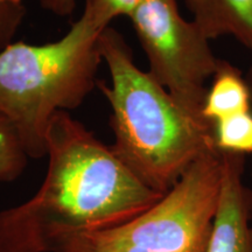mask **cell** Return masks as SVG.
Returning <instances> with one entry per match:
<instances>
[{
  "label": "cell",
  "mask_w": 252,
  "mask_h": 252,
  "mask_svg": "<svg viewBox=\"0 0 252 252\" xmlns=\"http://www.w3.org/2000/svg\"><path fill=\"white\" fill-rule=\"evenodd\" d=\"M47 157L36 194L0 212V252H62L78 236L133 220L163 195L67 111L50 122Z\"/></svg>",
  "instance_id": "6da1fadb"
},
{
  "label": "cell",
  "mask_w": 252,
  "mask_h": 252,
  "mask_svg": "<svg viewBox=\"0 0 252 252\" xmlns=\"http://www.w3.org/2000/svg\"><path fill=\"white\" fill-rule=\"evenodd\" d=\"M98 48L111 83L98 82L112 110V152L147 187L166 194L191 163L216 149L213 127L186 113L149 71L133 61L124 36L106 27Z\"/></svg>",
  "instance_id": "7a4b0ae2"
},
{
  "label": "cell",
  "mask_w": 252,
  "mask_h": 252,
  "mask_svg": "<svg viewBox=\"0 0 252 252\" xmlns=\"http://www.w3.org/2000/svg\"><path fill=\"white\" fill-rule=\"evenodd\" d=\"M102 32L83 11L58 41L13 42L0 52V116L13 126L28 158L47 157L55 113L77 109L98 84Z\"/></svg>",
  "instance_id": "3957f363"
},
{
  "label": "cell",
  "mask_w": 252,
  "mask_h": 252,
  "mask_svg": "<svg viewBox=\"0 0 252 252\" xmlns=\"http://www.w3.org/2000/svg\"><path fill=\"white\" fill-rule=\"evenodd\" d=\"M222 154L207 151L146 212L78 236L62 252H206L219 197Z\"/></svg>",
  "instance_id": "277c9868"
},
{
  "label": "cell",
  "mask_w": 252,
  "mask_h": 252,
  "mask_svg": "<svg viewBox=\"0 0 252 252\" xmlns=\"http://www.w3.org/2000/svg\"><path fill=\"white\" fill-rule=\"evenodd\" d=\"M130 20L149 60L150 74L186 113L204 122L201 112L207 82L220 62L209 37L182 17L178 0H143Z\"/></svg>",
  "instance_id": "5b68a950"
},
{
  "label": "cell",
  "mask_w": 252,
  "mask_h": 252,
  "mask_svg": "<svg viewBox=\"0 0 252 252\" xmlns=\"http://www.w3.org/2000/svg\"><path fill=\"white\" fill-rule=\"evenodd\" d=\"M222 154V174L206 252H252V190L244 182L245 157Z\"/></svg>",
  "instance_id": "8992f818"
},
{
  "label": "cell",
  "mask_w": 252,
  "mask_h": 252,
  "mask_svg": "<svg viewBox=\"0 0 252 252\" xmlns=\"http://www.w3.org/2000/svg\"><path fill=\"white\" fill-rule=\"evenodd\" d=\"M195 24L210 40L234 37L252 50V0H184Z\"/></svg>",
  "instance_id": "52a82bcc"
},
{
  "label": "cell",
  "mask_w": 252,
  "mask_h": 252,
  "mask_svg": "<svg viewBox=\"0 0 252 252\" xmlns=\"http://www.w3.org/2000/svg\"><path fill=\"white\" fill-rule=\"evenodd\" d=\"M251 110L247 77L234 64L220 60L203 102L201 113L204 122L212 126L214 123Z\"/></svg>",
  "instance_id": "ba28073f"
},
{
  "label": "cell",
  "mask_w": 252,
  "mask_h": 252,
  "mask_svg": "<svg viewBox=\"0 0 252 252\" xmlns=\"http://www.w3.org/2000/svg\"><path fill=\"white\" fill-rule=\"evenodd\" d=\"M213 137L220 153L252 154V110L214 123Z\"/></svg>",
  "instance_id": "9c48e42d"
},
{
  "label": "cell",
  "mask_w": 252,
  "mask_h": 252,
  "mask_svg": "<svg viewBox=\"0 0 252 252\" xmlns=\"http://www.w3.org/2000/svg\"><path fill=\"white\" fill-rule=\"evenodd\" d=\"M28 156L17 132L7 119L0 116V182H11L23 174Z\"/></svg>",
  "instance_id": "30bf717a"
},
{
  "label": "cell",
  "mask_w": 252,
  "mask_h": 252,
  "mask_svg": "<svg viewBox=\"0 0 252 252\" xmlns=\"http://www.w3.org/2000/svg\"><path fill=\"white\" fill-rule=\"evenodd\" d=\"M143 0H86L84 11L89 14L94 28L104 31L115 18L131 17Z\"/></svg>",
  "instance_id": "8fae6325"
},
{
  "label": "cell",
  "mask_w": 252,
  "mask_h": 252,
  "mask_svg": "<svg viewBox=\"0 0 252 252\" xmlns=\"http://www.w3.org/2000/svg\"><path fill=\"white\" fill-rule=\"evenodd\" d=\"M26 7L21 2L0 5V52L13 43L19 27L23 24Z\"/></svg>",
  "instance_id": "7c38bea8"
},
{
  "label": "cell",
  "mask_w": 252,
  "mask_h": 252,
  "mask_svg": "<svg viewBox=\"0 0 252 252\" xmlns=\"http://www.w3.org/2000/svg\"><path fill=\"white\" fill-rule=\"evenodd\" d=\"M41 7L58 17H70L76 8V0H37Z\"/></svg>",
  "instance_id": "4fadbf2b"
},
{
  "label": "cell",
  "mask_w": 252,
  "mask_h": 252,
  "mask_svg": "<svg viewBox=\"0 0 252 252\" xmlns=\"http://www.w3.org/2000/svg\"><path fill=\"white\" fill-rule=\"evenodd\" d=\"M245 77H247L249 89H250V94H251V108H252V65L250 67V69H249V71L247 72V75H245Z\"/></svg>",
  "instance_id": "5bb4252c"
},
{
  "label": "cell",
  "mask_w": 252,
  "mask_h": 252,
  "mask_svg": "<svg viewBox=\"0 0 252 252\" xmlns=\"http://www.w3.org/2000/svg\"><path fill=\"white\" fill-rule=\"evenodd\" d=\"M23 0H0V5L8 4V2H21Z\"/></svg>",
  "instance_id": "9a60e30c"
}]
</instances>
